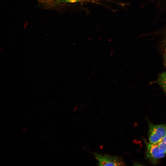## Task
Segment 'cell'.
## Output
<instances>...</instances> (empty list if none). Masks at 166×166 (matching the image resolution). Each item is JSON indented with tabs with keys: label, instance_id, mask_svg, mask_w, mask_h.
Returning a JSON list of instances; mask_svg holds the SVG:
<instances>
[{
	"label": "cell",
	"instance_id": "4",
	"mask_svg": "<svg viewBox=\"0 0 166 166\" xmlns=\"http://www.w3.org/2000/svg\"><path fill=\"white\" fill-rule=\"evenodd\" d=\"M158 83L166 93V71L160 75L158 79Z\"/></svg>",
	"mask_w": 166,
	"mask_h": 166
},
{
	"label": "cell",
	"instance_id": "5",
	"mask_svg": "<svg viewBox=\"0 0 166 166\" xmlns=\"http://www.w3.org/2000/svg\"><path fill=\"white\" fill-rule=\"evenodd\" d=\"M157 144L160 151L166 154V136Z\"/></svg>",
	"mask_w": 166,
	"mask_h": 166
},
{
	"label": "cell",
	"instance_id": "3",
	"mask_svg": "<svg viewBox=\"0 0 166 166\" xmlns=\"http://www.w3.org/2000/svg\"><path fill=\"white\" fill-rule=\"evenodd\" d=\"M147 156L153 161L157 160L164 157L165 154L162 152L157 144L148 143L146 144Z\"/></svg>",
	"mask_w": 166,
	"mask_h": 166
},
{
	"label": "cell",
	"instance_id": "6",
	"mask_svg": "<svg viewBox=\"0 0 166 166\" xmlns=\"http://www.w3.org/2000/svg\"><path fill=\"white\" fill-rule=\"evenodd\" d=\"M83 0H57V5L63 3H73Z\"/></svg>",
	"mask_w": 166,
	"mask_h": 166
},
{
	"label": "cell",
	"instance_id": "7",
	"mask_svg": "<svg viewBox=\"0 0 166 166\" xmlns=\"http://www.w3.org/2000/svg\"><path fill=\"white\" fill-rule=\"evenodd\" d=\"M165 64L166 65V49L165 50Z\"/></svg>",
	"mask_w": 166,
	"mask_h": 166
},
{
	"label": "cell",
	"instance_id": "1",
	"mask_svg": "<svg viewBox=\"0 0 166 166\" xmlns=\"http://www.w3.org/2000/svg\"><path fill=\"white\" fill-rule=\"evenodd\" d=\"M166 136V124H150L148 132L149 143H158Z\"/></svg>",
	"mask_w": 166,
	"mask_h": 166
},
{
	"label": "cell",
	"instance_id": "2",
	"mask_svg": "<svg viewBox=\"0 0 166 166\" xmlns=\"http://www.w3.org/2000/svg\"><path fill=\"white\" fill-rule=\"evenodd\" d=\"M93 155L98 161L99 166H122L124 163L122 159L119 157L109 155H102L96 152Z\"/></svg>",
	"mask_w": 166,
	"mask_h": 166
},
{
	"label": "cell",
	"instance_id": "8",
	"mask_svg": "<svg viewBox=\"0 0 166 166\" xmlns=\"http://www.w3.org/2000/svg\"><path fill=\"white\" fill-rule=\"evenodd\" d=\"M165 38H166V30H165Z\"/></svg>",
	"mask_w": 166,
	"mask_h": 166
}]
</instances>
